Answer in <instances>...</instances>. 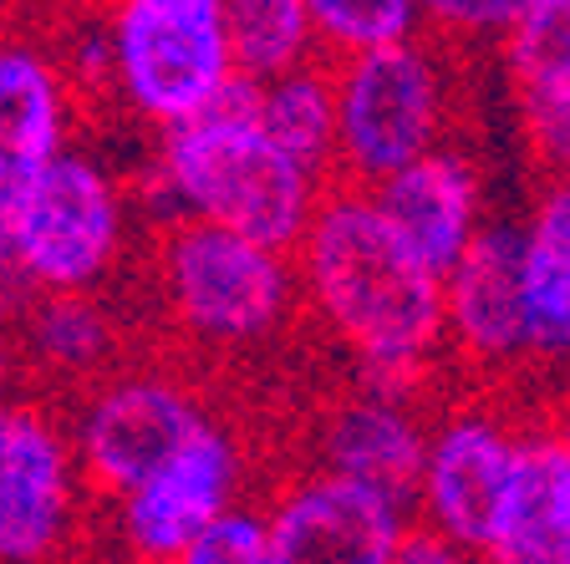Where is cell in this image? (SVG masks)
<instances>
[{
  "label": "cell",
  "mask_w": 570,
  "mask_h": 564,
  "mask_svg": "<svg viewBox=\"0 0 570 564\" xmlns=\"http://www.w3.org/2000/svg\"><path fill=\"white\" fill-rule=\"evenodd\" d=\"M291 255L306 306L372 387L413 392L443 352V275L397 239L372 188H326Z\"/></svg>",
  "instance_id": "cell-1"
},
{
  "label": "cell",
  "mask_w": 570,
  "mask_h": 564,
  "mask_svg": "<svg viewBox=\"0 0 570 564\" xmlns=\"http://www.w3.org/2000/svg\"><path fill=\"white\" fill-rule=\"evenodd\" d=\"M138 194L158 224L209 219L291 255L326 184L261 128L255 82L235 77L209 107L158 128L154 164Z\"/></svg>",
  "instance_id": "cell-2"
},
{
  "label": "cell",
  "mask_w": 570,
  "mask_h": 564,
  "mask_svg": "<svg viewBox=\"0 0 570 564\" xmlns=\"http://www.w3.org/2000/svg\"><path fill=\"white\" fill-rule=\"evenodd\" d=\"M154 270L174 326L209 352L271 342L296 306L291 255L209 219L164 224Z\"/></svg>",
  "instance_id": "cell-3"
},
{
  "label": "cell",
  "mask_w": 570,
  "mask_h": 564,
  "mask_svg": "<svg viewBox=\"0 0 570 564\" xmlns=\"http://www.w3.org/2000/svg\"><path fill=\"white\" fill-rule=\"evenodd\" d=\"M336 158L346 184H382L417 154L439 148L449 128V61L423 31L332 61Z\"/></svg>",
  "instance_id": "cell-4"
},
{
  "label": "cell",
  "mask_w": 570,
  "mask_h": 564,
  "mask_svg": "<svg viewBox=\"0 0 570 564\" xmlns=\"http://www.w3.org/2000/svg\"><path fill=\"white\" fill-rule=\"evenodd\" d=\"M107 92L148 128L189 118L235 82L225 0H107Z\"/></svg>",
  "instance_id": "cell-5"
},
{
  "label": "cell",
  "mask_w": 570,
  "mask_h": 564,
  "mask_svg": "<svg viewBox=\"0 0 570 564\" xmlns=\"http://www.w3.org/2000/svg\"><path fill=\"white\" fill-rule=\"evenodd\" d=\"M36 290H102L128 249V194L97 154L61 148L0 219Z\"/></svg>",
  "instance_id": "cell-6"
},
{
  "label": "cell",
  "mask_w": 570,
  "mask_h": 564,
  "mask_svg": "<svg viewBox=\"0 0 570 564\" xmlns=\"http://www.w3.org/2000/svg\"><path fill=\"white\" fill-rule=\"evenodd\" d=\"M87 488L67 417L41 397L0 392V564H47L77 550Z\"/></svg>",
  "instance_id": "cell-7"
},
{
  "label": "cell",
  "mask_w": 570,
  "mask_h": 564,
  "mask_svg": "<svg viewBox=\"0 0 570 564\" xmlns=\"http://www.w3.org/2000/svg\"><path fill=\"white\" fill-rule=\"evenodd\" d=\"M199 392L178 382L174 372L154 366H112L97 382H87L71 407V447L82 463V478L92 498H118L122 488L164 463L194 427L204 423Z\"/></svg>",
  "instance_id": "cell-8"
},
{
  "label": "cell",
  "mask_w": 570,
  "mask_h": 564,
  "mask_svg": "<svg viewBox=\"0 0 570 564\" xmlns=\"http://www.w3.org/2000/svg\"><path fill=\"white\" fill-rule=\"evenodd\" d=\"M239 488H245V443L235 427L204 417L164 463H154L118 498H107V530L128 560L184 564L194 534L225 504H235Z\"/></svg>",
  "instance_id": "cell-9"
},
{
  "label": "cell",
  "mask_w": 570,
  "mask_h": 564,
  "mask_svg": "<svg viewBox=\"0 0 570 564\" xmlns=\"http://www.w3.org/2000/svg\"><path fill=\"white\" fill-rule=\"evenodd\" d=\"M514 453V427L499 407L469 402L443 412L428 427L423 463L413 483V518L439 540H449L463 560H484V540L494 524L504 473Z\"/></svg>",
  "instance_id": "cell-10"
},
{
  "label": "cell",
  "mask_w": 570,
  "mask_h": 564,
  "mask_svg": "<svg viewBox=\"0 0 570 564\" xmlns=\"http://www.w3.org/2000/svg\"><path fill=\"white\" fill-rule=\"evenodd\" d=\"M271 514V564H397L413 504L377 483L316 468L285 483Z\"/></svg>",
  "instance_id": "cell-11"
},
{
  "label": "cell",
  "mask_w": 570,
  "mask_h": 564,
  "mask_svg": "<svg viewBox=\"0 0 570 564\" xmlns=\"http://www.w3.org/2000/svg\"><path fill=\"white\" fill-rule=\"evenodd\" d=\"M443 346L479 372L524 366V235L514 219H484L443 270Z\"/></svg>",
  "instance_id": "cell-12"
},
{
  "label": "cell",
  "mask_w": 570,
  "mask_h": 564,
  "mask_svg": "<svg viewBox=\"0 0 570 564\" xmlns=\"http://www.w3.org/2000/svg\"><path fill=\"white\" fill-rule=\"evenodd\" d=\"M71 122L77 87L67 82L57 51L21 36H0V219L71 142Z\"/></svg>",
  "instance_id": "cell-13"
},
{
  "label": "cell",
  "mask_w": 570,
  "mask_h": 564,
  "mask_svg": "<svg viewBox=\"0 0 570 564\" xmlns=\"http://www.w3.org/2000/svg\"><path fill=\"white\" fill-rule=\"evenodd\" d=\"M382 219L433 270H449L484 224V174L459 148H428L382 184H372Z\"/></svg>",
  "instance_id": "cell-14"
},
{
  "label": "cell",
  "mask_w": 570,
  "mask_h": 564,
  "mask_svg": "<svg viewBox=\"0 0 570 564\" xmlns=\"http://www.w3.org/2000/svg\"><path fill=\"white\" fill-rule=\"evenodd\" d=\"M423 443H428V423L413 407V397L367 382L362 392L326 407V417L316 423V468L377 483V488L413 504Z\"/></svg>",
  "instance_id": "cell-15"
},
{
  "label": "cell",
  "mask_w": 570,
  "mask_h": 564,
  "mask_svg": "<svg viewBox=\"0 0 570 564\" xmlns=\"http://www.w3.org/2000/svg\"><path fill=\"white\" fill-rule=\"evenodd\" d=\"M484 560L570 564V453L560 433H514Z\"/></svg>",
  "instance_id": "cell-16"
},
{
  "label": "cell",
  "mask_w": 570,
  "mask_h": 564,
  "mask_svg": "<svg viewBox=\"0 0 570 564\" xmlns=\"http://www.w3.org/2000/svg\"><path fill=\"white\" fill-rule=\"evenodd\" d=\"M16 362L47 387H77L112 372L122 356L118 316L97 300V290H36L31 306L11 326Z\"/></svg>",
  "instance_id": "cell-17"
},
{
  "label": "cell",
  "mask_w": 570,
  "mask_h": 564,
  "mask_svg": "<svg viewBox=\"0 0 570 564\" xmlns=\"http://www.w3.org/2000/svg\"><path fill=\"white\" fill-rule=\"evenodd\" d=\"M524 362L570 372V178H550L520 219Z\"/></svg>",
  "instance_id": "cell-18"
},
{
  "label": "cell",
  "mask_w": 570,
  "mask_h": 564,
  "mask_svg": "<svg viewBox=\"0 0 570 564\" xmlns=\"http://www.w3.org/2000/svg\"><path fill=\"white\" fill-rule=\"evenodd\" d=\"M255 118L291 158L326 174L336 158V87L316 57L255 82Z\"/></svg>",
  "instance_id": "cell-19"
},
{
  "label": "cell",
  "mask_w": 570,
  "mask_h": 564,
  "mask_svg": "<svg viewBox=\"0 0 570 564\" xmlns=\"http://www.w3.org/2000/svg\"><path fill=\"white\" fill-rule=\"evenodd\" d=\"M225 31L235 71L249 82H265L275 71L316 57L306 0H225Z\"/></svg>",
  "instance_id": "cell-20"
},
{
  "label": "cell",
  "mask_w": 570,
  "mask_h": 564,
  "mask_svg": "<svg viewBox=\"0 0 570 564\" xmlns=\"http://www.w3.org/2000/svg\"><path fill=\"white\" fill-rule=\"evenodd\" d=\"M504 71L520 97L570 82V0H524V11L499 36Z\"/></svg>",
  "instance_id": "cell-21"
},
{
  "label": "cell",
  "mask_w": 570,
  "mask_h": 564,
  "mask_svg": "<svg viewBox=\"0 0 570 564\" xmlns=\"http://www.w3.org/2000/svg\"><path fill=\"white\" fill-rule=\"evenodd\" d=\"M306 11L316 51H326L332 61L423 31L417 0H306Z\"/></svg>",
  "instance_id": "cell-22"
},
{
  "label": "cell",
  "mask_w": 570,
  "mask_h": 564,
  "mask_svg": "<svg viewBox=\"0 0 570 564\" xmlns=\"http://www.w3.org/2000/svg\"><path fill=\"white\" fill-rule=\"evenodd\" d=\"M184 564H271V514L255 504H225L194 534Z\"/></svg>",
  "instance_id": "cell-23"
},
{
  "label": "cell",
  "mask_w": 570,
  "mask_h": 564,
  "mask_svg": "<svg viewBox=\"0 0 570 564\" xmlns=\"http://www.w3.org/2000/svg\"><path fill=\"white\" fill-rule=\"evenodd\" d=\"M520 11L524 0H417L423 31L443 36V41H469V47L499 41Z\"/></svg>",
  "instance_id": "cell-24"
},
{
  "label": "cell",
  "mask_w": 570,
  "mask_h": 564,
  "mask_svg": "<svg viewBox=\"0 0 570 564\" xmlns=\"http://www.w3.org/2000/svg\"><path fill=\"white\" fill-rule=\"evenodd\" d=\"M524 102V138L550 178H570V82L550 92H530Z\"/></svg>",
  "instance_id": "cell-25"
},
{
  "label": "cell",
  "mask_w": 570,
  "mask_h": 564,
  "mask_svg": "<svg viewBox=\"0 0 570 564\" xmlns=\"http://www.w3.org/2000/svg\"><path fill=\"white\" fill-rule=\"evenodd\" d=\"M31 295H36L31 275H26V265H21V255H16L11 235L0 229V326H16V316L31 306Z\"/></svg>",
  "instance_id": "cell-26"
},
{
  "label": "cell",
  "mask_w": 570,
  "mask_h": 564,
  "mask_svg": "<svg viewBox=\"0 0 570 564\" xmlns=\"http://www.w3.org/2000/svg\"><path fill=\"white\" fill-rule=\"evenodd\" d=\"M21 372V362H16V342H11V326H0V392L11 387V376Z\"/></svg>",
  "instance_id": "cell-27"
},
{
  "label": "cell",
  "mask_w": 570,
  "mask_h": 564,
  "mask_svg": "<svg viewBox=\"0 0 570 564\" xmlns=\"http://www.w3.org/2000/svg\"><path fill=\"white\" fill-rule=\"evenodd\" d=\"M556 433H560V443H566V453H570V412H566V417H560V427H556Z\"/></svg>",
  "instance_id": "cell-28"
}]
</instances>
